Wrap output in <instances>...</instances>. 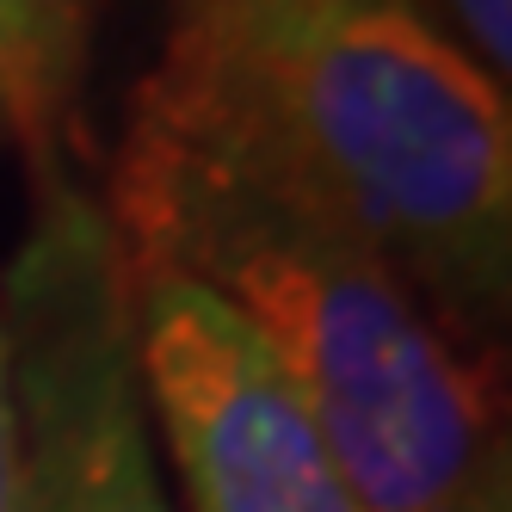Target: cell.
Returning <instances> with one entry per match:
<instances>
[{
    "label": "cell",
    "mask_w": 512,
    "mask_h": 512,
    "mask_svg": "<svg viewBox=\"0 0 512 512\" xmlns=\"http://www.w3.org/2000/svg\"><path fill=\"white\" fill-rule=\"evenodd\" d=\"M130 118L358 229L475 358L506 321V93L408 0H179Z\"/></svg>",
    "instance_id": "obj_1"
},
{
    "label": "cell",
    "mask_w": 512,
    "mask_h": 512,
    "mask_svg": "<svg viewBox=\"0 0 512 512\" xmlns=\"http://www.w3.org/2000/svg\"><path fill=\"white\" fill-rule=\"evenodd\" d=\"M105 216L124 253L198 278L266 340L364 512H445L506 451L488 358L340 216L142 118Z\"/></svg>",
    "instance_id": "obj_2"
},
{
    "label": "cell",
    "mask_w": 512,
    "mask_h": 512,
    "mask_svg": "<svg viewBox=\"0 0 512 512\" xmlns=\"http://www.w3.org/2000/svg\"><path fill=\"white\" fill-rule=\"evenodd\" d=\"M136 371L179 512H364L266 340L198 278L124 253Z\"/></svg>",
    "instance_id": "obj_4"
},
{
    "label": "cell",
    "mask_w": 512,
    "mask_h": 512,
    "mask_svg": "<svg viewBox=\"0 0 512 512\" xmlns=\"http://www.w3.org/2000/svg\"><path fill=\"white\" fill-rule=\"evenodd\" d=\"M445 512H512V482H506V451L475 475V482L445 506Z\"/></svg>",
    "instance_id": "obj_8"
},
{
    "label": "cell",
    "mask_w": 512,
    "mask_h": 512,
    "mask_svg": "<svg viewBox=\"0 0 512 512\" xmlns=\"http://www.w3.org/2000/svg\"><path fill=\"white\" fill-rule=\"evenodd\" d=\"M0 512H19V401H13L7 327H0Z\"/></svg>",
    "instance_id": "obj_7"
},
{
    "label": "cell",
    "mask_w": 512,
    "mask_h": 512,
    "mask_svg": "<svg viewBox=\"0 0 512 512\" xmlns=\"http://www.w3.org/2000/svg\"><path fill=\"white\" fill-rule=\"evenodd\" d=\"M0 284L19 401V512H179L136 371L130 272L105 198L44 167Z\"/></svg>",
    "instance_id": "obj_3"
},
{
    "label": "cell",
    "mask_w": 512,
    "mask_h": 512,
    "mask_svg": "<svg viewBox=\"0 0 512 512\" xmlns=\"http://www.w3.org/2000/svg\"><path fill=\"white\" fill-rule=\"evenodd\" d=\"M99 0H0V149L56 167Z\"/></svg>",
    "instance_id": "obj_5"
},
{
    "label": "cell",
    "mask_w": 512,
    "mask_h": 512,
    "mask_svg": "<svg viewBox=\"0 0 512 512\" xmlns=\"http://www.w3.org/2000/svg\"><path fill=\"white\" fill-rule=\"evenodd\" d=\"M426 31H438L475 75L506 93L512 75V0H408Z\"/></svg>",
    "instance_id": "obj_6"
}]
</instances>
